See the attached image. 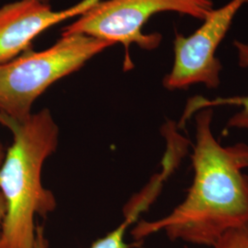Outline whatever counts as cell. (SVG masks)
Returning <instances> with one entry per match:
<instances>
[{
	"label": "cell",
	"mask_w": 248,
	"mask_h": 248,
	"mask_svg": "<svg viewBox=\"0 0 248 248\" xmlns=\"http://www.w3.org/2000/svg\"><path fill=\"white\" fill-rule=\"evenodd\" d=\"M213 9V0H102L64 27L62 34L83 33L113 45L122 44L125 47L126 64L131 66V45L152 51L161 43L159 33L142 32L151 17L173 11L203 20Z\"/></svg>",
	"instance_id": "cell-4"
},
{
	"label": "cell",
	"mask_w": 248,
	"mask_h": 248,
	"mask_svg": "<svg viewBox=\"0 0 248 248\" xmlns=\"http://www.w3.org/2000/svg\"><path fill=\"white\" fill-rule=\"evenodd\" d=\"M5 151L3 148V145L0 143V167H1V164L3 162L4 159V156H5ZM5 214H6V203H5V201H4V198L0 192V230H1V226H2V222L4 220V217H5Z\"/></svg>",
	"instance_id": "cell-10"
},
{
	"label": "cell",
	"mask_w": 248,
	"mask_h": 248,
	"mask_svg": "<svg viewBox=\"0 0 248 248\" xmlns=\"http://www.w3.org/2000/svg\"><path fill=\"white\" fill-rule=\"evenodd\" d=\"M246 3L248 0H231L222 8L213 9L191 35L177 33L174 40L173 66L163 80L166 89H186L196 84L210 89L220 86L222 66L216 51L237 11Z\"/></svg>",
	"instance_id": "cell-5"
},
{
	"label": "cell",
	"mask_w": 248,
	"mask_h": 248,
	"mask_svg": "<svg viewBox=\"0 0 248 248\" xmlns=\"http://www.w3.org/2000/svg\"><path fill=\"white\" fill-rule=\"evenodd\" d=\"M39 1H41V2H43V3H45V4H49L51 0H39Z\"/></svg>",
	"instance_id": "cell-11"
},
{
	"label": "cell",
	"mask_w": 248,
	"mask_h": 248,
	"mask_svg": "<svg viewBox=\"0 0 248 248\" xmlns=\"http://www.w3.org/2000/svg\"><path fill=\"white\" fill-rule=\"evenodd\" d=\"M194 172L185 200L166 217L138 222L136 241L165 232L171 241L213 248L228 231L248 224V144L222 146L213 131V108L195 114Z\"/></svg>",
	"instance_id": "cell-1"
},
{
	"label": "cell",
	"mask_w": 248,
	"mask_h": 248,
	"mask_svg": "<svg viewBox=\"0 0 248 248\" xmlns=\"http://www.w3.org/2000/svg\"><path fill=\"white\" fill-rule=\"evenodd\" d=\"M136 221L132 217L124 216V221L115 230L111 231L104 237L95 241L89 248H132L133 246L128 245L124 241V235L127 228ZM49 243L45 238V230L43 226L37 225L35 238L31 248H48Z\"/></svg>",
	"instance_id": "cell-8"
},
{
	"label": "cell",
	"mask_w": 248,
	"mask_h": 248,
	"mask_svg": "<svg viewBox=\"0 0 248 248\" xmlns=\"http://www.w3.org/2000/svg\"><path fill=\"white\" fill-rule=\"evenodd\" d=\"M213 248H248V224L225 232Z\"/></svg>",
	"instance_id": "cell-9"
},
{
	"label": "cell",
	"mask_w": 248,
	"mask_h": 248,
	"mask_svg": "<svg viewBox=\"0 0 248 248\" xmlns=\"http://www.w3.org/2000/svg\"><path fill=\"white\" fill-rule=\"evenodd\" d=\"M234 47L238 53V63L241 67H248V44L235 41L233 43ZM222 105L241 107L242 110L231 118L228 123V128H241L248 129V96H236L229 98H216L214 99L205 98L202 96H196L190 98L186 103L184 114L181 118L179 126L186 123L191 116L194 115L199 110L206 108H213Z\"/></svg>",
	"instance_id": "cell-7"
},
{
	"label": "cell",
	"mask_w": 248,
	"mask_h": 248,
	"mask_svg": "<svg viewBox=\"0 0 248 248\" xmlns=\"http://www.w3.org/2000/svg\"><path fill=\"white\" fill-rule=\"evenodd\" d=\"M113 44L83 33L62 34L41 52L28 50L0 64V113L17 121L31 115V107L54 82L78 71Z\"/></svg>",
	"instance_id": "cell-3"
},
{
	"label": "cell",
	"mask_w": 248,
	"mask_h": 248,
	"mask_svg": "<svg viewBox=\"0 0 248 248\" xmlns=\"http://www.w3.org/2000/svg\"><path fill=\"white\" fill-rule=\"evenodd\" d=\"M102 0H82L69 9L53 11L39 0H18L0 8V64L29 50L45 30L65 19L82 16Z\"/></svg>",
	"instance_id": "cell-6"
},
{
	"label": "cell",
	"mask_w": 248,
	"mask_h": 248,
	"mask_svg": "<svg viewBox=\"0 0 248 248\" xmlns=\"http://www.w3.org/2000/svg\"><path fill=\"white\" fill-rule=\"evenodd\" d=\"M13 142L0 167V192L6 214L0 230V248H31L36 214L46 216L56 208L52 191L42 182L45 160L56 150L59 128L48 108L17 121L0 113Z\"/></svg>",
	"instance_id": "cell-2"
}]
</instances>
